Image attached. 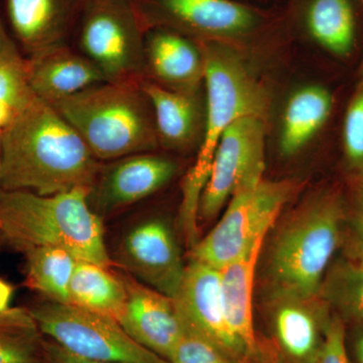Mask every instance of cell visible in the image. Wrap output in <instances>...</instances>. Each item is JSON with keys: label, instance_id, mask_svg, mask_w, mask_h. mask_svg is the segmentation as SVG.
Wrapping results in <instances>:
<instances>
[{"label": "cell", "instance_id": "5bb4252c", "mask_svg": "<svg viewBox=\"0 0 363 363\" xmlns=\"http://www.w3.org/2000/svg\"><path fill=\"white\" fill-rule=\"evenodd\" d=\"M26 68L35 96L49 104L106 82L104 74L87 57L59 45L33 52L26 60Z\"/></svg>", "mask_w": 363, "mask_h": 363}, {"label": "cell", "instance_id": "7c38bea8", "mask_svg": "<svg viewBox=\"0 0 363 363\" xmlns=\"http://www.w3.org/2000/svg\"><path fill=\"white\" fill-rule=\"evenodd\" d=\"M123 278L128 298L119 324L135 342L169 362L184 333L175 302L130 274Z\"/></svg>", "mask_w": 363, "mask_h": 363}, {"label": "cell", "instance_id": "cb8c5ba5", "mask_svg": "<svg viewBox=\"0 0 363 363\" xmlns=\"http://www.w3.org/2000/svg\"><path fill=\"white\" fill-rule=\"evenodd\" d=\"M44 336L28 308L0 312V363H49Z\"/></svg>", "mask_w": 363, "mask_h": 363}, {"label": "cell", "instance_id": "9a60e30c", "mask_svg": "<svg viewBox=\"0 0 363 363\" xmlns=\"http://www.w3.org/2000/svg\"><path fill=\"white\" fill-rule=\"evenodd\" d=\"M274 311L276 337L295 363H311L323 343L331 318L328 304L318 296L278 295Z\"/></svg>", "mask_w": 363, "mask_h": 363}, {"label": "cell", "instance_id": "52a82bcc", "mask_svg": "<svg viewBox=\"0 0 363 363\" xmlns=\"http://www.w3.org/2000/svg\"><path fill=\"white\" fill-rule=\"evenodd\" d=\"M50 340L83 359L116 363H169L143 347L113 318L45 300L28 308Z\"/></svg>", "mask_w": 363, "mask_h": 363}, {"label": "cell", "instance_id": "83f0119b", "mask_svg": "<svg viewBox=\"0 0 363 363\" xmlns=\"http://www.w3.org/2000/svg\"><path fill=\"white\" fill-rule=\"evenodd\" d=\"M343 147L351 171L363 178V88L358 87L346 111Z\"/></svg>", "mask_w": 363, "mask_h": 363}, {"label": "cell", "instance_id": "5b68a950", "mask_svg": "<svg viewBox=\"0 0 363 363\" xmlns=\"http://www.w3.org/2000/svg\"><path fill=\"white\" fill-rule=\"evenodd\" d=\"M344 208L338 196L322 195L308 203L279 231L269 255L274 294L313 297L342 234Z\"/></svg>", "mask_w": 363, "mask_h": 363}, {"label": "cell", "instance_id": "44dd1931", "mask_svg": "<svg viewBox=\"0 0 363 363\" xmlns=\"http://www.w3.org/2000/svg\"><path fill=\"white\" fill-rule=\"evenodd\" d=\"M332 104L330 93L319 86H307L294 93L284 114L281 154L293 156L302 150L326 123Z\"/></svg>", "mask_w": 363, "mask_h": 363}, {"label": "cell", "instance_id": "1f68e13d", "mask_svg": "<svg viewBox=\"0 0 363 363\" xmlns=\"http://www.w3.org/2000/svg\"><path fill=\"white\" fill-rule=\"evenodd\" d=\"M45 350L49 363H116L91 362V360L83 359V358L75 357V355L68 352L63 347H61L59 344L50 340V339L49 340L45 339Z\"/></svg>", "mask_w": 363, "mask_h": 363}, {"label": "cell", "instance_id": "3957f363", "mask_svg": "<svg viewBox=\"0 0 363 363\" xmlns=\"http://www.w3.org/2000/svg\"><path fill=\"white\" fill-rule=\"evenodd\" d=\"M207 111L201 147L184 179L180 223L189 247L199 241V206L211 172L217 145L226 128L245 116L267 119L266 89L233 52L213 44L201 48Z\"/></svg>", "mask_w": 363, "mask_h": 363}, {"label": "cell", "instance_id": "4316f807", "mask_svg": "<svg viewBox=\"0 0 363 363\" xmlns=\"http://www.w3.org/2000/svg\"><path fill=\"white\" fill-rule=\"evenodd\" d=\"M321 297L363 328V262H339L322 285Z\"/></svg>", "mask_w": 363, "mask_h": 363}, {"label": "cell", "instance_id": "2e32d148", "mask_svg": "<svg viewBox=\"0 0 363 363\" xmlns=\"http://www.w3.org/2000/svg\"><path fill=\"white\" fill-rule=\"evenodd\" d=\"M266 238H259L245 255L220 269L221 295L227 322L250 355L257 352L253 322L255 272Z\"/></svg>", "mask_w": 363, "mask_h": 363}, {"label": "cell", "instance_id": "d6986e66", "mask_svg": "<svg viewBox=\"0 0 363 363\" xmlns=\"http://www.w3.org/2000/svg\"><path fill=\"white\" fill-rule=\"evenodd\" d=\"M161 4L172 18L206 35H236L255 23L252 11L233 0H161Z\"/></svg>", "mask_w": 363, "mask_h": 363}, {"label": "cell", "instance_id": "6da1fadb", "mask_svg": "<svg viewBox=\"0 0 363 363\" xmlns=\"http://www.w3.org/2000/svg\"><path fill=\"white\" fill-rule=\"evenodd\" d=\"M0 189L55 195L92 191L100 164L87 143L54 106L35 98L1 133Z\"/></svg>", "mask_w": 363, "mask_h": 363}, {"label": "cell", "instance_id": "8fae6325", "mask_svg": "<svg viewBox=\"0 0 363 363\" xmlns=\"http://www.w3.org/2000/svg\"><path fill=\"white\" fill-rule=\"evenodd\" d=\"M119 260L135 278L173 298L178 293L186 267L169 224L149 219L124 236Z\"/></svg>", "mask_w": 363, "mask_h": 363}, {"label": "cell", "instance_id": "e575fe53", "mask_svg": "<svg viewBox=\"0 0 363 363\" xmlns=\"http://www.w3.org/2000/svg\"><path fill=\"white\" fill-rule=\"evenodd\" d=\"M14 48L13 43L7 37L4 26L0 23V57L4 56L6 52L11 51Z\"/></svg>", "mask_w": 363, "mask_h": 363}, {"label": "cell", "instance_id": "ac0fdd59", "mask_svg": "<svg viewBox=\"0 0 363 363\" xmlns=\"http://www.w3.org/2000/svg\"><path fill=\"white\" fill-rule=\"evenodd\" d=\"M70 304L121 321L125 311L126 288L123 276L109 267L78 260L69 288Z\"/></svg>", "mask_w": 363, "mask_h": 363}, {"label": "cell", "instance_id": "e0dca14e", "mask_svg": "<svg viewBox=\"0 0 363 363\" xmlns=\"http://www.w3.org/2000/svg\"><path fill=\"white\" fill-rule=\"evenodd\" d=\"M152 74L162 82L187 91L204 79L201 50L185 38L172 33H157L145 49Z\"/></svg>", "mask_w": 363, "mask_h": 363}, {"label": "cell", "instance_id": "d6a6232c", "mask_svg": "<svg viewBox=\"0 0 363 363\" xmlns=\"http://www.w3.org/2000/svg\"><path fill=\"white\" fill-rule=\"evenodd\" d=\"M14 288L4 279H0V312L6 311L11 305Z\"/></svg>", "mask_w": 363, "mask_h": 363}, {"label": "cell", "instance_id": "ba28073f", "mask_svg": "<svg viewBox=\"0 0 363 363\" xmlns=\"http://www.w3.org/2000/svg\"><path fill=\"white\" fill-rule=\"evenodd\" d=\"M266 119L245 116L222 135L199 206V221L213 220L240 184L262 178L266 169Z\"/></svg>", "mask_w": 363, "mask_h": 363}, {"label": "cell", "instance_id": "7a4b0ae2", "mask_svg": "<svg viewBox=\"0 0 363 363\" xmlns=\"http://www.w3.org/2000/svg\"><path fill=\"white\" fill-rule=\"evenodd\" d=\"M90 193L76 188L45 196L0 189V241L21 252L59 247L78 260L111 267L104 223L89 206Z\"/></svg>", "mask_w": 363, "mask_h": 363}, {"label": "cell", "instance_id": "9c48e42d", "mask_svg": "<svg viewBox=\"0 0 363 363\" xmlns=\"http://www.w3.org/2000/svg\"><path fill=\"white\" fill-rule=\"evenodd\" d=\"M81 45L106 82H138L145 50L138 23L121 0H99L83 25Z\"/></svg>", "mask_w": 363, "mask_h": 363}, {"label": "cell", "instance_id": "ffe728a7", "mask_svg": "<svg viewBox=\"0 0 363 363\" xmlns=\"http://www.w3.org/2000/svg\"><path fill=\"white\" fill-rule=\"evenodd\" d=\"M154 111L157 138L169 147H188L198 128V108L187 91L167 89L156 83H143Z\"/></svg>", "mask_w": 363, "mask_h": 363}, {"label": "cell", "instance_id": "30bf717a", "mask_svg": "<svg viewBox=\"0 0 363 363\" xmlns=\"http://www.w3.org/2000/svg\"><path fill=\"white\" fill-rule=\"evenodd\" d=\"M173 300L184 332L212 344L235 363L247 362L250 353L227 322L220 269L190 259Z\"/></svg>", "mask_w": 363, "mask_h": 363}, {"label": "cell", "instance_id": "603a6c76", "mask_svg": "<svg viewBox=\"0 0 363 363\" xmlns=\"http://www.w3.org/2000/svg\"><path fill=\"white\" fill-rule=\"evenodd\" d=\"M7 11L14 33L32 52L58 45L60 0H7Z\"/></svg>", "mask_w": 363, "mask_h": 363}, {"label": "cell", "instance_id": "d590c367", "mask_svg": "<svg viewBox=\"0 0 363 363\" xmlns=\"http://www.w3.org/2000/svg\"><path fill=\"white\" fill-rule=\"evenodd\" d=\"M2 167V147H1V133H0V176H1Z\"/></svg>", "mask_w": 363, "mask_h": 363}, {"label": "cell", "instance_id": "4dcf8cb0", "mask_svg": "<svg viewBox=\"0 0 363 363\" xmlns=\"http://www.w3.org/2000/svg\"><path fill=\"white\" fill-rule=\"evenodd\" d=\"M353 245L357 253V260L363 262V186L357 197L352 218Z\"/></svg>", "mask_w": 363, "mask_h": 363}, {"label": "cell", "instance_id": "7402d4cb", "mask_svg": "<svg viewBox=\"0 0 363 363\" xmlns=\"http://www.w3.org/2000/svg\"><path fill=\"white\" fill-rule=\"evenodd\" d=\"M23 253L26 286L47 300L70 304L69 288L78 259L59 247H33Z\"/></svg>", "mask_w": 363, "mask_h": 363}, {"label": "cell", "instance_id": "d4e9b609", "mask_svg": "<svg viewBox=\"0 0 363 363\" xmlns=\"http://www.w3.org/2000/svg\"><path fill=\"white\" fill-rule=\"evenodd\" d=\"M307 26L315 40L329 52L343 57L352 51L355 21L350 0H312Z\"/></svg>", "mask_w": 363, "mask_h": 363}, {"label": "cell", "instance_id": "277c9868", "mask_svg": "<svg viewBox=\"0 0 363 363\" xmlns=\"http://www.w3.org/2000/svg\"><path fill=\"white\" fill-rule=\"evenodd\" d=\"M98 160H119L154 149V111L138 82H104L51 104Z\"/></svg>", "mask_w": 363, "mask_h": 363}, {"label": "cell", "instance_id": "f546056e", "mask_svg": "<svg viewBox=\"0 0 363 363\" xmlns=\"http://www.w3.org/2000/svg\"><path fill=\"white\" fill-rule=\"evenodd\" d=\"M311 363H350L346 350L345 326L341 318H331L323 343Z\"/></svg>", "mask_w": 363, "mask_h": 363}, {"label": "cell", "instance_id": "484cf974", "mask_svg": "<svg viewBox=\"0 0 363 363\" xmlns=\"http://www.w3.org/2000/svg\"><path fill=\"white\" fill-rule=\"evenodd\" d=\"M35 98L28 82L26 60L14 47L0 57V133L9 128Z\"/></svg>", "mask_w": 363, "mask_h": 363}, {"label": "cell", "instance_id": "8d00e7d4", "mask_svg": "<svg viewBox=\"0 0 363 363\" xmlns=\"http://www.w3.org/2000/svg\"><path fill=\"white\" fill-rule=\"evenodd\" d=\"M359 87L363 88V62H362V82H360Z\"/></svg>", "mask_w": 363, "mask_h": 363}, {"label": "cell", "instance_id": "836d02e7", "mask_svg": "<svg viewBox=\"0 0 363 363\" xmlns=\"http://www.w3.org/2000/svg\"><path fill=\"white\" fill-rule=\"evenodd\" d=\"M353 353L357 363H363V328L359 327L353 338Z\"/></svg>", "mask_w": 363, "mask_h": 363}, {"label": "cell", "instance_id": "f1b7e54d", "mask_svg": "<svg viewBox=\"0 0 363 363\" xmlns=\"http://www.w3.org/2000/svg\"><path fill=\"white\" fill-rule=\"evenodd\" d=\"M169 363H235L207 341L184 332Z\"/></svg>", "mask_w": 363, "mask_h": 363}, {"label": "cell", "instance_id": "4fadbf2b", "mask_svg": "<svg viewBox=\"0 0 363 363\" xmlns=\"http://www.w3.org/2000/svg\"><path fill=\"white\" fill-rule=\"evenodd\" d=\"M176 169L171 160L154 155L121 157L98 183V210L112 213L149 197L173 179Z\"/></svg>", "mask_w": 363, "mask_h": 363}, {"label": "cell", "instance_id": "8992f818", "mask_svg": "<svg viewBox=\"0 0 363 363\" xmlns=\"http://www.w3.org/2000/svg\"><path fill=\"white\" fill-rule=\"evenodd\" d=\"M289 182L252 179L240 184L226 210L209 233L191 250V259L221 269L267 238L293 195Z\"/></svg>", "mask_w": 363, "mask_h": 363}]
</instances>
